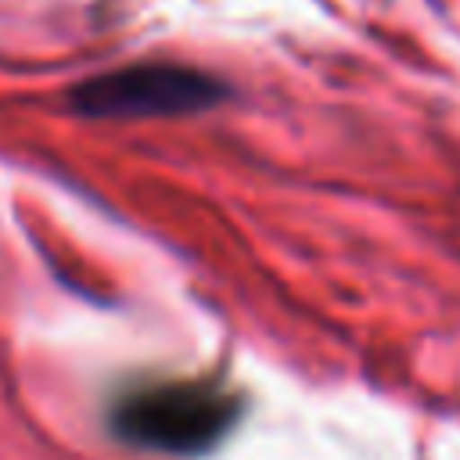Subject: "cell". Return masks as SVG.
<instances>
[{"label": "cell", "instance_id": "obj_2", "mask_svg": "<svg viewBox=\"0 0 460 460\" xmlns=\"http://www.w3.org/2000/svg\"><path fill=\"white\" fill-rule=\"evenodd\" d=\"M230 86L190 65H129L72 90V108L90 119H169L223 104Z\"/></svg>", "mask_w": 460, "mask_h": 460}, {"label": "cell", "instance_id": "obj_1", "mask_svg": "<svg viewBox=\"0 0 460 460\" xmlns=\"http://www.w3.org/2000/svg\"><path fill=\"white\" fill-rule=\"evenodd\" d=\"M241 417L244 395L223 377H165L126 388L108 410V428L133 449L198 460L219 449Z\"/></svg>", "mask_w": 460, "mask_h": 460}]
</instances>
